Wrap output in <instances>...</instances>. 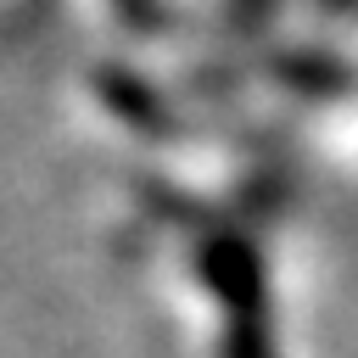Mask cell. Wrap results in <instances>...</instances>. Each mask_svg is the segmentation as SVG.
<instances>
[{
  "label": "cell",
  "mask_w": 358,
  "mask_h": 358,
  "mask_svg": "<svg viewBox=\"0 0 358 358\" xmlns=\"http://www.w3.org/2000/svg\"><path fill=\"white\" fill-rule=\"evenodd\" d=\"M213 285L224 291V302H229V324H235V336H229V352L235 358H268L263 352V308H257V257L246 252V246H218L213 252Z\"/></svg>",
  "instance_id": "obj_1"
}]
</instances>
